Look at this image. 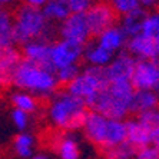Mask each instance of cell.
<instances>
[{"label":"cell","mask_w":159,"mask_h":159,"mask_svg":"<svg viewBox=\"0 0 159 159\" xmlns=\"http://www.w3.org/2000/svg\"><path fill=\"white\" fill-rule=\"evenodd\" d=\"M88 112V106L82 99L73 96L67 90H59L50 98L48 118L52 125L62 132H73L82 129Z\"/></svg>","instance_id":"6da1fadb"},{"label":"cell","mask_w":159,"mask_h":159,"mask_svg":"<svg viewBox=\"0 0 159 159\" xmlns=\"http://www.w3.org/2000/svg\"><path fill=\"white\" fill-rule=\"evenodd\" d=\"M11 85H15L19 90L33 95L34 98L50 99L57 92L59 83L55 72L48 70L27 60H22L15 72Z\"/></svg>","instance_id":"7a4b0ae2"},{"label":"cell","mask_w":159,"mask_h":159,"mask_svg":"<svg viewBox=\"0 0 159 159\" xmlns=\"http://www.w3.org/2000/svg\"><path fill=\"white\" fill-rule=\"evenodd\" d=\"M52 26L42 9L23 4L13 16V36L15 43L26 44L33 40H43L49 43L52 37Z\"/></svg>","instance_id":"3957f363"},{"label":"cell","mask_w":159,"mask_h":159,"mask_svg":"<svg viewBox=\"0 0 159 159\" xmlns=\"http://www.w3.org/2000/svg\"><path fill=\"white\" fill-rule=\"evenodd\" d=\"M82 128L89 142L103 149V152L126 141V126L123 120L105 118L96 112H88Z\"/></svg>","instance_id":"277c9868"},{"label":"cell","mask_w":159,"mask_h":159,"mask_svg":"<svg viewBox=\"0 0 159 159\" xmlns=\"http://www.w3.org/2000/svg\"><path fill=\"white\" fill-rule=\"evenodd\" d=\"M85 103L88 106V109H90L92 112H96V113L109 119L123 120L129 115L130 100L119 98L107 86L102 90H99L96 95H93L90 99L86 100Z\"/></svg>","instance_id":"5b68a950"},{"label":"cell","mask_w":159,"mask_h":159,"mask_svg":"<svg viewBox=\"0 0 159 159\" xmlns=\"http://www.w3.org/2000/svg\"><path fill=\"white\" fill-rule=\"evenodd\" d=\"M106 86L107 79L106 75H105V69L88 66L66 86V90L69 93H72L73 96L86 102Z\"/></svg>","instance_id":"8992f818"},{"label":"cell","mask_w":159,"mask_h":159,"mask_svg":"<svg viewBox=\"0 0 159 159\" xmlns=\"http://www.w3.org/2000/svg\"><path fill=\"white\" fill-rule=\"evenodd\" d=\"M85 46L72 43L67 40H59L50 44V65L53 72L67 66L79 65V60L83 56Z\"/></svg>","instance_id":"52a82bcc"},{"label":"cell","mask_w":159,"mask_h":159,"mask_svg":"<svg viewBox=\"0 0 159 159\" xmlns=\"http://www.w3.org/2000/svg\"><path fill=\"white\" fill-rule=\"evenodd\" d=\"M130 83L135 90L159 93V65L152 60H136Z\"/></svg>","instance_id":"ba28073f"},{"label":"cell","mask_w":159,"mask_h":159,"mask_svg":"<svg viewBox=\"0 0 159 159\" xmlns=\"http://www.w3.org/2000/svg\"><path fill=\"white\" fill-rule=\"evenodd\" d=\"M60 37L62 40L85 46L90 39V30L86 22L85 13H70L60 25Z\"/></svg>","instance_id":"9c48e42d"},{"label":"cell","mask_w":159,"mask_h":159,"mask_svg":"<svg viewBox=\"0 0 159 159\" xmlns=\"http://www.w3.org/2000/svg\"><path fill=\"white\" fill-rule=\"evenodd\" d=\"M86 22H88L90 36H99L103 30L115 26L116 13L107 3H96L92 4L90 9L85 13Z\"/></svg>","instance_id":"30bf717a"},{"label":"cell","mask_w":159,"mask_h":159,"mask_svg":"<svg viewBox=\"0 0 159 159\" xmlns=\"http://www.w3.org/2000/svg\"><path fill=\"white\" fill-rule=\"evenodd\" d=\"M135 65H136V59L132 55H129L128 52H119L116 56H113L112 62L105 67L107 83L130 80Z\"/></svg>","instance_id":"8fae6325"},{"label":"cell","mask_w":159,"mask_h":159,"mask_svg":"<svg viewBox=\"0 0 159 159\" xmlns=\"http://www.w3.org/2000/svg\"><path fill=\"white\" fill-rule=\"evenodd\" d=\"M126 52L132 55L136 60H152L155 62L156 56L159 53V43L153 42L152 39L139 33L138 36H133L126 42Z\"/></svg>","instance_id":"7c38bea8"},{"label":"cell","mask_w":159,"mask_h":159,"mask_svg":"<svg viewBox=\"0 0 159 159\" xmlns=\"http://www.w3.org/2000/svg\"><path fill=\"white\" fill-rule=\"evenodd\" d=\"M22 60V53L15 46L0 49V88H7L11 85L15 72Z\"/></svg>","instance_id":"4fadbf2b"},{"label":"cell","mask_w":159,"mask_h":159,"mask_svg":"<svg viewBox=\"0 0 159 159\" xmlns=\"http://www.w3.org/2000/svg\"><path fill=\"white\" fill-rule=\"evenodd\" d=\"M22 57L23 60H27V62L34 63L37 66H42L53 72V67L50 65V43L48 42L33 40L23 44Z\"/></svg>","instance_id":"5bb4252c"},{"label":"cell","mask_w":159,"mask_h":159,"mask_svg":"<svg viewBox=\"0 0 159 159\" xmlns=\"http://www.w3.org/2000/svg\"><path fill=\"white\" fill-rule=\"evenodd\" d=\"M52 149L60 159H79L80 156L78 139L69 132L55 133L52 138Z\"/></svg>","instance_id":"9a60e30c"},{"label":"cell","mask_w":159,"mask_h":159,"mask_svg":"<svg viewBox=\"0 0 159 159\" xmlns=\"http://www.w3.org/2000/svg\"><path fill=\"white\" fill-rule=\"evenodd\" d=\"M156 107H159V93L151 90H133L129 103V113L141 115Z\"/></svg>","instance_id":"2e32d148"},{"label":"cell","mask_w":159,"mask_h":159,"mask_svg":"<svg viewBox=\"0 0 159 159\" xmlns=\"http://www.w3.org/2000/svg\"><path fill=\"white\" fill-rule=\"evenodd\" d=\"M126 126V142L135 149L151 145V135L138 119H128Z\"/></svg>","instance_id":"e0dca14e"},{"label":"cell","mask_w":159,"mask_h":159,"mask_svg":"<svg viewBox=\"0 0 159 159\" xmlns=\"http://www.w3.org/2000/svg\"><path fill=\"white\" fill-rule=\"evenodd\" d=\"M113 56H115L113 53L106 50L105 48H102L98 42L86 43L85 49H83V57L89 63V66H93V67H102V69H105L112 62Z\"/></svg>","instance_id":"ac0fdd59"},{"label":"cell","mask_w":159,"mask_h":159,"mask_svg":"<svg viewBox=\"0 0 159 159\" xmlns=\"http://www.w3.org/2000/svg\"><path fill=\"white\" fill-rule=\"evenodd\" d=\"M98 43L105 48L106 50L112 52L115 55L116 52H120V49L123 48L128 42V37L122 32V29L119 26H112L109 29L103 30L102 33L98 36Z\"/></svg>","instance_id":"d6986e66"},{"label":"cell","mask_w":159,"mask_h":159,"mask_svg":"<svg viewBox=\"0 0 159 159\" xmlns=\"http://www.w3.org/2000/svg\"><path fill=\"white\" fill-rule=\"evenodd\" d=\"M146 10L142 7H138L135 10H132L130 13L122 16V25H120V29L125 33V36L128 39L133 36H138V34L142 32V25H143V20L146 17Z\"/></svg>","instance_id":"ffe728a7"},{"label":"cell","mask_w":159,"mask_h":159,"mask_svg":"<svg viewBox=\"0 0 159 159\" xmlns=\"http://www.w3.org/2000/svg\"><path fill=\"white\" fill-rule=\"evenodd\" d=\"M13 36V15L7 9L0 6V49L13 48L15 46Z\"/></svg>","instance_id":"44dd1931"},{"label":"cell","mask_w":159,"mask_h":159,"mask_svg":"<svg viewBox=\"0 0 159 159\" xmlns=\"http://www.w3.org/2000/svg\"><path fill=\"white\" fill-rule=\"evenodd\" d=\"M42 11L49 22H63L70 15L67 0H49L42 7Z\"/></svg>","instance_id":"7402d4cb"},{"label":"cell","mask_w":159,"mask_h":159,"mask_svg":"<svg viewBox=\"0 0 159 159\" xmlns=\"http://www.w3.org/2000/svg\"><path fill=\"white\" fill-rule=\"evenodd\" d=\"M10 102L13 105V109L22 111L25 113H27V115H32L39 107L37 98H34L33 95H30L27 92H23V90H17V92L11 93Z\"/></svg>","instance_id":"603a6c76"},{"label":"cell","mask_w":159,"mask_h":159,"mask_svg":"<svg viewBox=\"0 0 159 159\" xmlns=\"http://www.w3.org/2000/svg\"><path fill=\"white\" fill-rule=\"evenodd\" d=\"M15 153L22 159H30L34 155V136L29 132H19L13 141Z\"/></svg>","instance_id":"cb8c5ba5"},{"label":"cell","mask_w":159,"mask_h":159,"mask_svg":"<svg viewBox=\"0 0 159 159\" xmlns=\"http://www.w3.org/2000/svg\"><path fill=\"white\" fill-rule=\"evenodd\" d=\"M143 36L152 39L153 42L159 43V10L148 13L142 25V32Z\"/></svg>","instance_id":"d4e9b609"},{"label":"cell","mask_w":159,"mask_h":159,"mask_svg":"<svg viewBox=\"0 0 159 159\" xmlns=\"http://www.w3.org/2000/svg\"><path fill=\"white\" fill-rule=\"evenodd\" d=\"M135 152H136V149L125 141L123 143L118 145L115 148L105 151L103 153L105 159H135Z\"/></svg>","instance_id":"484cf974"},{"label":"cell","mask_w":159,"mask_h":159,"mask_svg":"<svg viewBox=\"0 0 159 159\" xmlns=\"http://www.w3.org/2000/svg\"><path fill=\"white\" fill-rule=\"evenodd\" d=\"M136 119L146 128L149 135L159 132V107L148 112H143L141 115H138Z\"/></svg>","instance_id":"4316f807"},{"label":"cell","mask_w":159,"mask_h":159,"mask_svg":"<svg viewBox=\"0 0 159 159\" xmlns=\"http://www.w3.org/2000/svg\"><path fill=\"white\" fill-rule=\"evenodd\" d=\"M79 73H80L79 65H73V66H67V67H63V69L56 70L55 76H56V79H57V83H59V85L67 86Z\"/></svg>","instance_id":"83f0119b"},{"label":"cell","mask_w":159,"mask_h":159,"mask_svg":"<svg viewBox=\"0 0 159 159\" xmlns=\"http://www.w3.org/2000/svg\"><path fill=\"white\" fill-rule=\"evenodd\" d=\"M111 6L116 15H128L135 9L141 7L138 0H111Z\"/></svg>","instance_id":"f1b7e54d"},{"label":"cell","mask_w":159,"mask_h":159,"mask_svg":"<svg viewBox=\"0 0 159 159\" xmlns=\"http://www.w3.org/2000/svg\"><path fill=\"white\" fill-rule=\"evenodd\" d=\"M29 116L30 115H27V113H25L22 111H17V109H13L10 113L11 122L16 126V129L20 130V132H26L27 126H29V120H30Z\"/></svg>","instance_id":"f546056e"},{"label":"cell","mask_w":159,"mask_h":159,"mask_svg":"<svg viewBox=\"0 0 159 159\" xmlns=\"http://www.w3.org/2000/svg\"><path fill=\"white\" fill-rule=\"evenodd\" d=\"M135 159H159V151L153 145H148V146L136 149Z\"/></svg>","instance_id":"4dcf8cb0"},{"label":"cell","mask_w":159,"mask_h":159,"mask_svg":"<svg viewBox=\"0 0 159 159\" xmlns=\"http://www.w3.org/2000/svg\"><path fill=\"white\" fill-rule=\"evenodd\" d=\"M70 13H86L93 4V0H67Z\"/></svg>","instance_id":"1f68e13d"},{"label":"cell","mask_w":159,"mask_h":159,"mask_svg":"<svg viewBox=\"0 0 159 159\" xmlns=\"http://www.w3.org/2000/svg\"><path fill=\"white\" fill-rule=\"evenodd\" d=\"M27 4V6H32V7H37V9H42L44 6V4L48 3L49 0H25Z\"/></svg>","instance_id":"d6a6232c"},{"label":"cell","mask_w":159,"mask_h":159,"mask_svg":"<svg viewBox=\"0 0 159 159\" xmlns=\"http://www.w3.org/2000/svg\"><path fill=\"white\" fill-rule=\"evenodd\" d=\"M158 0H138V3L141 6L142 9H146V7H153L156 4Z\"/></svg>","instance_id":"836d02e7"},{"label":"cell","mask_w":159,"mask_h":159,"mask_svg":"<svg viewBox=\"0 0 159 159\" xmlns=\"http://www.w3.org/2000/svg\"><path fill=\"white\" fill-rule=\"evenodd\" d=\"M30 159H49L48 155H43V153H36V155H33Z\"/></svg>","instance_id":"e575fe53"},{"label":"cell","mask_w":159,"mask_h":159,"mask_svg":"<svg viewBox=\"0 0 159 159\" xmlns=\"http://www.w3.org/2000/svg\"><path fill=\"white\" fill-rule=\"evenodd\" d=\"M16 0H0V6H7V4H11V3H15Z\"/></svg>","instance_id":"d590c367"},{"label":"cell","mask_w":159,"mask_h":159,"mask_svg":"<svg viewBox=\"0 0 159 159\" xmlns=\"http://www.w3.org/2000/svg\"><path fill=\"white\" fill-rule=\"evenodd\" d=\"M158 151H159V148H158Z\"/></svg>","instance_id":"8d00e7d4"},{"label":"cell","mask_w":159,"mask_h":159,"mask_svg":"<svg viewBox=\"0 0 159 159\" xmlns=\"http://www.w3.org/2000/svg\"><path fill=\"white\" fill-rule=\"evenodd\" d=\"M103 159H105V158H103Z\"/></svg>","instance_id":"74e56055"}]
</instances>
